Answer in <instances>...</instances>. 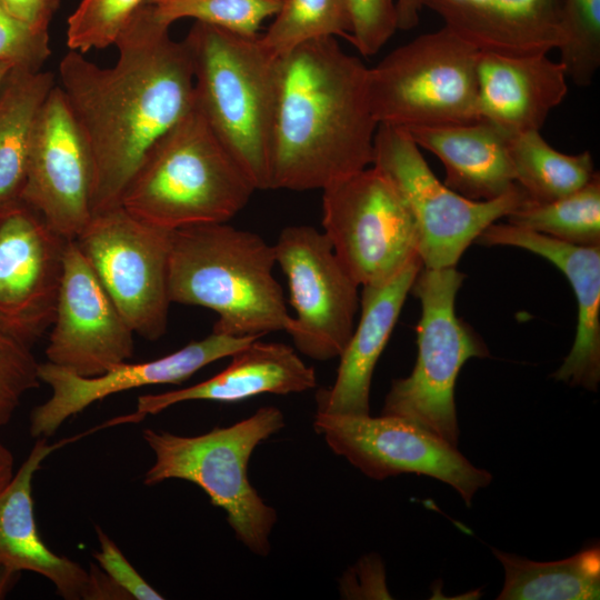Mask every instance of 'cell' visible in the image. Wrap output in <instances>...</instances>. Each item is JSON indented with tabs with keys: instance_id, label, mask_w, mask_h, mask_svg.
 <instances>
[{
	"instance_id": "cell-24",
	"label": "cell",
	"mask_w": 600,
	"mask_h": 600,
	"mask_svg": "<svg viewBox=\"0 0 600 600\" xmlns=\"http://www.w3.org/2000/svg\"><path fill=\"white\" fill-rule=\"evenodd\" d=\"M407 132L419 148L442 162L444 184L468 199L492 200L518 187L509 157V136L490 122L476 120Z\"/></svg>"
},
{
	"instance_id": "cell-7",
	"label": "cell",
	"mask_w": 600,
	"mask_h": 600,
	"mask_svg": "<svg viewBox=\"0 0 600 600\" xmlns=\"http://www.w3.org/2000/svg\"><path fill=\"white\" fill-rule=\"evenodd\" d=\"M464 274L456 267L422 268L410 292L421 303L418 353L411 373L392 381L382 414L402 418L457 446V377L471 358L489 356L486 343L456 314Z\"/></svg>"
},
{
	"instance_id": "cell-39",
	"label": "cell",
	"mask_w": 600,
	"mask_h": 600,
	"mask_svg": "<svg viewBox=\"0 0 600 600\" xmlns=\"http://www.w3.org/2000/svg\"><path fill=\"white\" fill-rule=\"evenodd\" d=\"M13 461L12 453L0 443V492L8 486L14 476Z\"/></svg>"
},
{
	"instance_id": "cell-11",
	"label": "cell",
	"mask_w": 600,
	"mask_h": 600,
	"mask_svg": "<svg viewBox=\"0 0 600 600\" xmlns=\"http://www.w3.org/2000/svg\"><path fill=\"white\" fill-rule=\"evenodd\" d=\"M171 232L118 206L92 214L74 239L132 331L148 340L167 331Z\"/></svg>"
},
{
	"instance_id": "cell-37",
	"label": "cell",
	"mask_w": 600,
	"mask_h": 600,
	"mask_svg": "<svg viewBox=\"0 0 600 600\" xmlns=\"http://www.w3.org/2000/svg\"><path fill=\"white\" fill-rule=\"evenodd\" d=\"M90 583L87 600H128L131 597L119 587L102 569L90 564Z\"/></svg>"
},
{
	"instance_id": "cell-10",
	"label": "cell",
	"mask_w": 600,
	"mask_h": 600,
	"mask_svg": "<svg viewBox=\"0 0 600 600\" xmlns=\"http://www.w3.org/2000/svg\"><path fill=\"white\" fill-rule=\"evenodd\" d=\"M372 166L390 179L410 209L420 237L419 256L429 269L456 267L488 226L528 199L519 186L492 200L457 193L434 176L410 134L393 127L378 126Z\"/></svg>"
},
{
	"instance_id": "cell-13",
	"label": "cell",
	"mask_w": 600,
	"mask_h": 600,
	"mask_svg": "<svg viewBox=\"0 0 600 600\" xmlns=\"http://www.w3.org/2000/svg\"><path fill=\"white\" fill-rule=\"evenodd\" d=\"M273 248L296 312L286 330L296 349L319 361L339 357L356 327L359 286L313 227L282 229Z\"/></svg>"
},
{
	"instance_id": "cell-1",
	"label": "cell",
	"mask_w": 600,
	"mask_h": 600,
	"mask_svg": "<svg viewBox=\"0 0 600 600\" xmlns=\"http://www.w3.org/2000/svg\"><path fill=\"white\" fill-rule=\"evenodd\" d=\"M153 4L141 6L119 34L112 67L69 50L57 83L92 162V214L120 206L152 146L194 106L191 59Z\"/></svg>"
},
{
	"instance_id": "cell-35",
	"label": "cell",
	"mask_w": 600,
	"mask_h": 600,
	"mask_svg": "<svg viewBox=\"0 0 600 600\" xmlns=\"http://www.w3.org/2000/svg\"><path fill=\"white\" fill-rule=\"evenodd\" d=\"M100 550L93 553L100 568L119 586L131 599L161 600L162 594L153 589L132 567L118 546L96 527Z\"/></svg>"
},
{
	"instance_id": "cell-40",
	"label": "cell",
	"mask_w": 600,
	"mask_h": 600,
	"mask_svg": "<svg viewBox=\"0 0 600 600\" xmlns=\"http://www.w3.org/2000/svg\"><path fill=\"white\" fill-rule=\"evenodd\" d=\"M20 571H16L0 563V599H3L9 590L16 584Z\"/></svg>"
},
{
	"instance_id": "cell-19",
	"label": "cell",
	"mask_w": 600,
	"mask_h": 600,
	"mask_svg": "<svg viewBox=\"0 0 600 600\" xmlns=\"http://www.w3.org/2000/svg\"><path fill=\"white\" fill-rule=\"evenodd\" d=\"M422 268V260L417 256L389 281L362 287L359 321L339 356L340 363L333 384L317 393V411L349 416L369 414L374 367Z\"/></svg>"
},
{
	"instance_id": "cell-12",
	"label": "cell",
	"mask_w": 600,
	"mask_h": 600,
	"mask_svg": "<svg viewBox=\"0 0 600 600\" xmlns=\"http://www.w3.org/2000/svg\"><path fill=\"white\" fill-rule=\"evenodd\" d=\"M313 427L336 454L374 480L401 473L428 476L452 487L468 507L492 480L457 446L399 417L317 411Z\"/></svg>"
},
{
	"instance_id": "cell-9",
	"label": "cell",
	"mask_w": 600,
	"mask_h": 600,
	"mask_svg": "<svg viewBox=\"0 0 600 600\" xmlns=\"http://www.w3.org/2000/svg\"><path fill=\"white\" fill-rule=\"evenodd\" d=\"M321 223L337 258L359 287L389 281L419 256L413 216L374 166L322 189Z\"/></svg>"
},
{
	"instance_id": "cell-22",
	"label": "cell",
	"mask_w": 600,
	"mask_h": 600,
	"mask_svg": "<svg viewBox=\"0 0 600 600\" xmlns=\"http://www.w3.org/2000/svg\"><path fill=\"white\" fill-rule=\"evenodd\" d=\"M259 339L234 352L230 364L212 378L180 390L140 396L133 413L109 424L138 422L183 401L237 402L263 393L304 392L317 386L314 369L292 347Z\"/></svg>"
},
{
	"instance_id": "cell-16",
	"label": "cell",
	"mask_w": 600,
	"mask_h": 600,
	"mask_svg": "<svg viewBox=\"0 0 600 600\" xmlns=\"http://www.w3.org/2000/svg\"><path fill=\"white\" fill-rule=\"evenodd\" d=\"M0 210V318L32 344L53 322L70 240L22 201Z\"/></svg>"
},
{
	"instance_id": "cell-14",
	"label": "cell",
	"mask_w": 600,
	"mask_h": 600,
	"mask_svg": "<svg viewBox=\"0 0 600 600\" xmlns=\"http://www.w3.org/2000/svg\"><path fill=\"white\" fill-rule=\"evenodd\" d=\"M92 162L86 141L58 86L38 116L20 201L67 240L92 217Z\"/></svg>"
},
{
	"instance_id": "cell-38",
	"label": "cell",
	"mask_w": 600,
	"mask_h": 600,
	"mask_svg": "<svg viewBox=\"0 0 600 600\" xmlns=\"http://www.w3.org/2000/svg\"><path fill=\"white\" fill-rule=\"evenodd\" d=\"M398 29L410 30L420 20V12L423 8L422 0H396Z\"/></svg>"
},
{
	"instance_id": "cell-15",
	"label": "cell",
	"mask_w": 600,
	"mask_h": 600,
	"mask_svg": "<svg viewBox=\"0 0 600 600\" xmlns=\"http://www.w3.org/2000/svg\"><path fill=\"white\" fill-rule=\"evenodd\" d=\"M48 361L83 377L99 376L130 359L134 332L74 240L68 241Z\"/></svg>"
},
{
	"instance_id": "cell-41",
	"label": "cell",
	"mask_w": 600,
	"mask_h": 600,
	"mask_svg": "<svg viewBox=\"0 0 600 600\" xmlns=\"http://www.w3.org/2000/svg\"><path fill=\"white\" fill-rule=\"evenodd\" d=\"M13 64L7 61H0V90L10 73V71L13 69Z\"/></svg>"
},
{
	"instance_id": "cell-2",
	"label": "cell",
	"mask_w": 600,
	"mask_h": 600,
	"mask_svg": "<svg viewBox=\"0 0 600 600\" xmlns=\"http://www.w3.org/2000/svg\"><path fill=\"white\" fill-rule=\"evenodd\" d=\"M368 73L332 37L279 56L270 189L322 190L372 166Z\"/></svg>"
},
{
	"instance_id": "cell-26",
	"label": "cell",
	"mask_w": 600,
	"mask_h": 600,
	"mask_svg": "<svg viewBox=\"0 0 600 600\" xmlns=\"http://www.w3.org/2000/svg\"><path fill=\"white\" fill-rule=\"evenodd\" d=\"M504 570L499 600L599 599L600 549L592 546L562 560L539 562L493 550Z\"/></svg>"
},
{
	"instance_id": "cell-30",
	"label": "cell",
	"mask_w": 600,
	"mask_h": 600,
	"mask_svg": "<svg viewBox=\"0 0 600 600\" xmlns=\"http://www.w3.org/2000/svg\"><path fill=\"white\" fill-rule=\"evenodd\" d=\"M168 24L190 18L222 30L257 36L262 22L274 17L283 0H148Z\"/></svg>"
},
{
	"instance_id": "cell-31",
	"label": "cell",
	"mask_w": 600,
	"mask_h": 600,
	"mask_svg": "<svg viewBox=\"0 0 600 600\" xmlns=\"http://www.w3.org/2000/svg\"><path fill=\"white\" fill-rule=\"evenodd\" d=\"M148 0H81L68 19L69 50L87 53L114 46L136 11Z\"/></svg>"
},
{
	"instance_id": "cell-29",
	"label": "cell",
	"mask_w": 600,
	"mask_h": 600,
	"mask_svg": "<svg viewBox=\"0 0 600 600\" xmlns=\"http://www.w3.org/2000/svg\"><path fill=\"white\" fill-rule=\"evenodd\" d=\"M347 0H283L261 40L281 56L307 41L343 37L350 39Z\"/></svg>"
},
{
	"instance_id": "cell-32",
	"label": "cell",
	"mask_w": 600,
	"mask_h": 600,
	"mask_svg": "<svg viewBox=\"0 0 600 600\" xmlns=\"http://www.w3.org/2000/svg\"><path fill=\"white\" fill-rule=\"evenodd\" d=\"M31 346L0 318V427L9 422L23 394L41 382Z\"/></svg>"
},
{
	"instance_id": "cell-23",
	"label": "cell",
	"mask_w": 600,
	"mask_h": 600,
	"mask_svg": "<svg viewBox=\"0 0 600 600\" xmlns=\"http://www.w3.org/2000/svg\"><path fill=\"white\" fill-rule=\"evenodd\" d=\"M39 438L28 458L0 492V563L50 580L66 600H87L90 573L78 562L52 552L37 530L32 479L41 462L59 447Z\"/></svg>"
},
{
	"instance_id": "cell-6",
	"label": "cell",
	"mask_w": 600,
	"mask_h": 600,
	"mask_svg": "<svg viewBox=\"0 0 600 600\" xmlns=\"http://www.w3.org/2000/svg\"><path fill=\"white\" fill-rule=\"evenodd\" d=\"M283 427L282 411L269 406L232 426L193 437L144 429L143 439L156 458L144 483L169 479L196 483L226 511L237 539L251 552L266 556L277 512L251 486L248 464L257 446Z\"/></svg>"
},
{
	"instance_id": "cell-33",
	"label": "cell",
	"mask_w": 600,
	"mask_h": 600,
	"mask_svg": "<svg viewBox=\"0 0 600 600\" xmlns=\"http://www.w3.org/2000/svg\"><path fill=\"white\" fill-rule=\"evenodd\" d=\"M51 56L49 30H41L12 16L0 0V61L14 68L40 71Z\"/></svg>"
},
{
	"instance_id": "cell-27",
	"label": "cell",
	"mask_w": 600,
	"mask_h": 600,
	"mask_svg": "<svg viewBox=\"0 0 600 600\" xmlns=\"http://www.w3.org/2000/svg\"><path fill=\"white\" fill-rule=\"evenodd\" d=\"M508 150L516 183L533 202L566 197L584 187L598 173L588 150L577 154L560 152L540 131L509 137Z\"/></svg>"
},
{
	"instance_id": "cell-42",
	"label": "cell",
	"mask_w": 600,
	"mask_h": 600,
	"mask_svg": "<svg viewBox=\"0 0 600 600\" xmlns=\"http://www.w3.org/2000/svg\"><path fill=\"white\" fill-rule=\"evenodd\" d=\"M0 213H1V210H0Z\"/></svg>"
},
{
	"instance_id": "cell-28",
	"label": "cell",
	"mask_w": 600,
	"mask_h": 600,
	"mask_svg": "<svg viewBox=\"0 0 600 600\" xmlns=\"http://www.w3.org/2000/svg\"><path fill=\"white\" fill-rule=\"evenodd\" d=\"M508 223L576 246H600V176L581 189L549 202L524 200Z\"/></svg>"
},
{
	"instance_id": "cell-20",
	"label": "cell",
	"mask_w": 600,
	"mask_h": 600,
	"mask_svg": "<svg viewBox=\"0 0 600 600\" xmlns=\"http://www.w3.org/2000/svg\"><path fill=\"white\" fill-rule=\"evenodd\" d=\"M567 72L548 54L504 56L479 52L478 119L509 137L540 131L567 96Z\"/></svg>"
},
{
	"instance_id": "cell-34",
	"label": "cell",
	"mask_w": 600,
	"mask_h": 600,
	"mask_svg": "<svg viewBox=\"0 0 600 600\" xmlns=\"http://www.w3.org/2000/svg\"><path fill=\"white\" fill-rule=\"evenodd\" d=\"M350 41L363 57L380 51L398 30L396 0H347Z\"/></svg>"
},
{
	"instance_id": "cell-4",
	"label": "cell",
	"mask_w": 600,
	"mask_h": 600,
	"mask_svg": "<svg viewBox=\"0 0 600 600\" xmlns=\"http://www.w3.org/2000/svg\"><path fill=\"white\" fill-rule=\"evenodd\" d=\"M254 186L197 102L150 149L120 206L167 230L227 222L249 202Z\"/></svg>"
},
{
	"instance_id": "cell-21",
	"label": "cell",
	"mask_w": 600,
	"mask_h": 600,
	"mask_svg": "<svg viewBox=\"0 0 600 600\" xmlns=\"http://www.w3.org/2000/svg\"><path fill=\"white\" fill-rule=\"evenodd\" d=\"M477 50L548 54L562 43L563 0H422Z\"/></svg>"
},
{
	"instance_id": "cell-25",
	"label": "cell",
	"mask_w": 600,
	"mask_h": 600,
	"mask_svg": "<svg viewBox=\"0 0 600 600\" xmlns=\"http://www.w3.org/2000/svg\"><path fill=\"white\" fill-rule=\"evenodd\" d=\"M56 83L50 71L13 68L0 90V209L20 201L34 126Z\"/></svg>"
},
{
	"instance_id": "cell-36",
	"label": "cell",
	"mask_w": 600,
	"mask_h": 600,
	"mask_svg": "<svg viewBox=\"0 0 600 600\" xmlns=\"http://www.w3.org/2000/svg\"><path fill=\"white\" fill-rule=\"evenodd\" d=\"M7 10L33 28L49 30L60 0H1Z\"/></svg>"
},
{
	"instance_id": "cell-18",
	"label": "cell",
	"mask_w": 600,
	"mask_h": 600,
	"mask_svg": "<svg viewBox=\"0 0 600 600\" xmlns=\"http://www.w3.org/2000/svg\"><path fill=\"white\" fill-rule=\"evenodd\" d=\"M476 243L531 251L552 262L568 279L578 304L576 338L552 373L557 381L597 391L600 382V246H576L510 223H491Z\"/></svg>"
},
{
	"instance_id": "cell-8",
	"label": "cell",
	"mask_w": 600,
	"mask_h": 600,
	"mask_svg": "<svg viewBox=\"0 0 600 600\" xmlns=\"http://www.w3.org/2000/svg\"><path fill=\"white\" fill-rule=\"evenodd\" d=\"M479 52L447 27L389 52L368 73L378 126L408 131L479 120Z\"/></svg>"
},
{
	"instance_id": "cell-3",
	"label": "cell",
	"mask_w": 600,
	"mask_h": 600,
	"mask_svg": "<svg viewBox=\"0 0 600 600\" xmlns=\"http://www.w3.org/2000/svg\"><path fill=\"white\" fill-rule=\"evenodd\" d=\"M276 264L273 246L227 222L172 230L170 301L214 311L212 332L262 337L286 331L291 316L273 277Z\"/></svg>"
},
{
	"instance_id": "cell-17",
	"label": "cell",
	"mask_w": 600,
	"mask_h": 600,
	"mask_svg": "<svg viewBox=\"0 0 600 600\" xmlns=\"http://www.w3.org/2000/svg\"><path fill=\"white\" fill-rule=\"evenodd\" d=\"M259 338L211 332L160 359L140 363L124 361L94 377L80 376L49 361L39 363V379L50 386L52 394L31 412L30 434L49 438L71 416L110 394L144 386L181 383L203 367L231 357Z\"/></svg>"
},
{
	"instance_id": "cell-5",
	"label": "cell",
	"mask_w": 600,
	"mask_h": 600,
	"mask_svg": "<svg viewBox=\"0 0 600 600\" xmlns=\"http://www.w3.org/2000/svg\"><path fill=\"white\" fill-rule=\"evenodd\" d=\"M183 42L198 107L256 190L270 189L279 56L260 33L247 37L198 21Z\"/></svg>"
}]
</instances>
